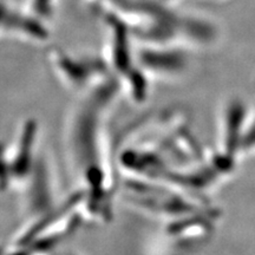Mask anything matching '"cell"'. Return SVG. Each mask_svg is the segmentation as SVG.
I'll return each mask as SVG.
<instances>
[{"label": "cell", "instance_id": "obj_1", "mask_svg": "<svg viewBox=\"0 0 255 255\" xmlns=\"http://www.w3.org/2000/svg\"><path fill=\"white\" fill-rule=\"evenodd\" d=\"M55 57L52 64L60 79L71 88H85L95 84L97 79H103L108 75V68L103 63L96 60L72 59L69 56Z\"/></svg>", "mask_w": 255, "mask_h": 255}]
</instances>
